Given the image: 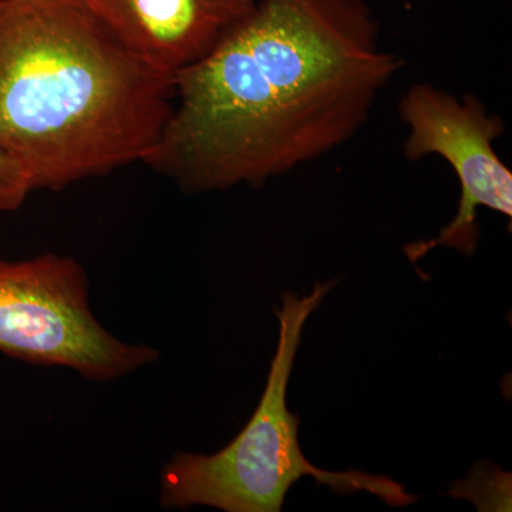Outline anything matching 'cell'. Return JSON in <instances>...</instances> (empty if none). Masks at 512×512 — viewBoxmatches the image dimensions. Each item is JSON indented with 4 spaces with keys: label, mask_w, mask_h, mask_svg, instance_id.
I'll use <instances>...</instances> for the list:
<instances>
[{
    "label": "cell",
    "mask_w": 512,
    "mask_h": 512,
    "mask_svg": "<svg viewBox=\"0 0 512 512\" xmlns=\"http://www.w3.org/2000/svg\"><path fill=\"white\" fill-rule=\"evenodd\" d=\"M336 281L315 284L309 295L286 292L276 308L279 342L258 409L245 429L218 453L180 451L160 474L164 510L212 507L225 512H278L299 478L309 476L340 495L369 491L390 507L416 503L392 478L363 471L322 470L303 456L299 419L286 406V390L306 320L319 308Z\"/></svg>",
    "instance_id": "obj_3"
},
{
    "label": "cell",
    "mask_w": 512,
    "mask_h": 512,
    "mask_svg": "<svg viewBox=\"0 0 512 512\" xmlns=\"http://www.w3.org/2000/svg\"><path fill=\"white\" fill-rule=\"evenodd\" d=\"M399 113L409 128L404 157L413 163L427 156L443 158L461 188L454 220L436 238L407 245L404 252L413 264L436 247L473 255L480 238L478 208L512 218V173L494 147L504 136V120L476 94L458 97L430 83L409 87L400 97Z\"/></svg>",
    "instance_id": "obj_5"
},
{
    "label": "cell",
    "mask_w": 512,
    "mask_h": 512,
    "mask_svg": "<svg viewBox=\"0 0 512 512\" xmlns=\"http://www.w3.org/2000/svg\"><path fill=\"white\" fill-rule=\"evenodd\" d=\"M35 191L28 171L15 157L0 150V212L19 210Z\"/></svg>",
    "instance_id": "obj_7"
},
{
    "label": "cell",
    "mask_w": 512,
    "mask_h": 512,
    "mask_svg": "<svg viewBox=\"0 0 512 512\" xmlns=\"http://www.w3.org/2000/svg\"><path fill=\"white\" fill-rule=\"evenodd\" d=\"M174 96L86 0H0V150L35 191L144 163Z\"/></svg>",
    "instance_id": "obj_2"
},
{
    "label": "cell",
    "mask_w": 512,
    "mask_h": 512,
    "mask_svg": "<svg viewBox=\"0 0 512 512\" xmlns=\"http://www.w3.org/2000/svg\"><path fill=\"white\" fill-rule=\"evenodd\" d=\"M0 352L36 366L72 369L106 383L160 359L104 328L90 308L89 276L70 256L0 259Z\"/></svg>",
    "instance_id": "obj_4"
},
{
    "label": "cell",
    "mask_w": 512,
    "mask_h": 512,
    "mask_svg": "<svg viewBox=\"0 0 512 512\" xmlns=\"http://www.w3.org/2000/svg\"><path fill=\"white\" fill-rule=\"evenodd\" d=\"M150 69L174 77L200 63L255 12L258 0H86Z\"/></svg>",
    "instance_id": "obj_6"
},
{
    "label": "cell",
    "mask_w": 512,
    "mask_h": 512,
    "mask_svg": "<svg viewBox=\"0 0 512 512\" xmlns=\"http://www.w3.org/2000/svg\"><path fill=\"white\" fill-rule=\"evenodd\" d=\"M403 66L366 0H258L175 76L173 110L144 164L187 194L261 187L353 140Z\"/></svg>",
    "instance_id": "obj_1"
}]
</instances>
